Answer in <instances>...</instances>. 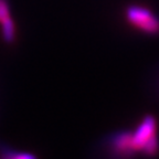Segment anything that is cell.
I'll list each match as a JSON object with an SVG mask.
<instances>
[{
    "label": "cell",
    "instance_id": "obj_1",
    "mask_svg": "<svg viewBox=\"0 0 159 159\" xmlns=\"http://www.w3.org/2000/svg\"><path fill=\"white\" fill-rule=\"evenodd\" d=\"M158 125L152 115H146L132 132L133 145L136 152H140L147 158H155L159 154Z\"/></svg>",
    "mask_w": 159,
    "mask_h": 159
},
{
    "label": "cell",
    "instance_id": "obj_2",
    "mask_svg": "<svg viewBox=\"0 0 159 159\" xmlns=\"http://www.w3.org/2000/svg\"><path fill=\"white\" fill-rule=\"evenodd\" d=\"M126 20L134 28L148 35L159 34V18L152 12L142 6L132 5L125 10Z\"/></svg>",
    "mask_w": 159,
    "mask_h": 159
},
{
    "label": "cell",
    "instance_id": "obj_3",
    "mask_svg": "<svg viewBox=\"0 0 159 159\" xmlns=\"http://www.w3.org/2000/svg\"><path fill=\"white\" fill-rule=\"evenodd\" d=\"M106 146L113 159H133L137 154L133 145L130 130H120L109 135Z\"/></svg>",
    "mask_w": 159,
    "mask_h": 159
},
{
    "label": "cell",
    "instance_id": "obj_4",
    "mask_svg": "<svg viewBox=\"0 0 159 159\" xmlns=\"http://www.w3.org/2000/svg\"><path fill=\"white\" fill-rule=\"evenodd\" d=\"M0 25H1V34L3 41L8 44L15 42L16 25L11 17L8 0H0Z\"/></svg>",
    "mask_w": 159,
    "mask_h": 159
},
{
    "label": "cell",
    "instance_id": "obj_5",
    "mask_svg": "<svg viewBox=\"0 0 159 159\" xmlns=\"http://www.w3.org/2000/svg\"><path fill=\"white\" fill-rule=\"evenodd\" d=\"M0 159H38L37 156L31 152H19L0 145Z\"/></svg>",
    "mask_w": 159,
    "mask_h": 159
}]
</instances>
